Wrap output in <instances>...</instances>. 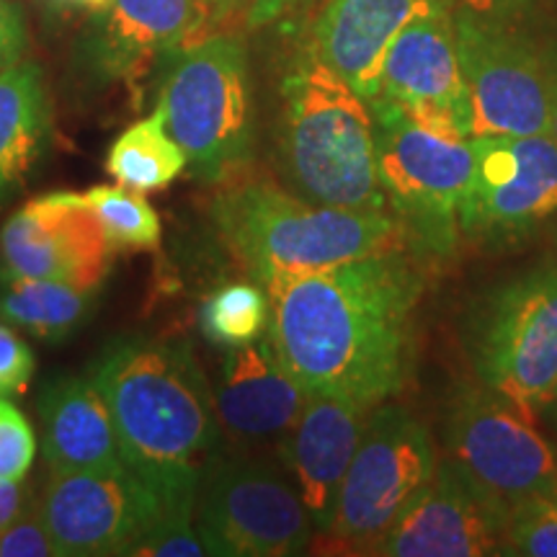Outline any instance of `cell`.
Wrapping results in <instances>:
<instances>
[{"mask_svg": "<svg viewBox=\"0 0 557 557\" xmlns=\"http://www.w3.org/2000/svg\"><path fill=\"white\" fill-rule=\"evenodd\" d=\"M263 289L269 336L305 393L374 408L403 387L421 276L400 248Z\"/></svg>", "mask_w": 557, "mask_h": 557, "instance_id": "cell-1", "label": "cell"}, {"mask_svg": "<svg viewBox=\"0 0 557 557\" xmlns=\"http://www.w3.org/2000/svg\"><path fill=\"white\" fill-rule=\"evenodd\" d=\"M88 377L107 400L124 465L165 511L194 517L199 480L222 444L212 382L194 348L186 341L116 338Z\"/></svg>", "mask_w": 557, "mask_h": 557, "instance_id": "cell-2", "label": "cell"}, {"mask_svg": "<svg viewBox=\"0 0 557 557\" xmlns=\"http://www.w3.org/2000/svg\"><path fill=\"white\" fill-rule=\"evenodd\" d=\"M230 253L261 284L400 248V220L385 212L318 205L274 181H233L212 205Z\"/></svg>", "mask_w": 557, "mask_h": 557, "instance_id": "cell-3", "label": "cell"}, {"mask_svg": "<svg viewBox=\"0 0 557 557\" xmlns=\"http://www.w3.org/2000/svg\"><path fill=\"white\" fill-rule=\"evenodd\" d=\"M276 158L292 191L318 205L382 212L372 103L312 50L282 83Z\"/></svg>", "mask_w": 557, "mask_h": 557, "instance_id": "cell-4", "label": "cell"}, {"mask_svg": "<svg viewBox=\"0 0 557 557\" xmlns=\"http://www.w3.org/2000/svg\"><path fill=\"white\" fill-rule=\"evenodd\" d=\"M156 109L194 176L205 184L238 176L256 145L248 52L238 34H209L173 54Z\"/></svg>", "mask_w": 557, "mask_h": 557, "instance_id": "cell-5", "label": "cell"}, {"mask_svg": "<svg viewBox=\"0 0 557 557\" xmlns=\"http://www.w3.org/2000/svg\"><path fill=\"white\" fill-rule=\"evenodd\" d=\"M207 555L292 557L308 553L315 524L287 472L263 455L218 457L209 462L194 504Z\"/></svg>", "mask_w": 557, "mask_h": 557, "instance_id": "cell-6", "label": "cell"}, {"mask_svg": "<svg viewBox=\"0 0 557 557\" xmlns=\"http://www.w3.org/2000/svg\"><path fill=\"white\" fill-rule=\"evenodd\" d=\"M377 171L385 197L413 238L431 253H449L459 233L475 156L470 137H447L410 120L395 101L374 99Z\"/></svg>", "mask_w": 557, "mask_h": 557, "instance_id": "cell-7", "label": "cell"}, {"mask_svg": "<svg viewBox=\"0 0 557 557\" xmlns=\"http://www.w3.org/2000/svg\"><path fill=\"white\" fill-rule=\"evenodd\" d=\"M470 348L483 387L534 421L557 398V269L529 271L493 292Z\"/></svg>", "mask_w": 557, "mask_h": 557, "instance_id": "cell-8", "label": "cell"}, {"mask_svg": "<svg viewBox=\"0 0 557 557\" xmlns=\"http://www.w3.org/2000/svg\"><path fill=\"white\" fill-rule=\"evenodd\" d=\"M434 470L436 457L429 431L406 410L374 406L341 483L336 513L325 537L369 553L426 487Z\"/></svg>", "mask_w": 557, "mask_h": 557, "instance_id": "cell-9", "label": "cell"}, {"mask_svg": "<svg viewBox=\"0 0 557 557\" xmlns=\"http://www.w3.org/2000/svg\"><path fill=\"white\" fill-rule=\"evenodd\" d=\"M444 438L449 462L504 513L557 491V449L532 418L487 387L451 403Z\"/></svg>", "mask_w": 557, "mask_h": 557, "instance_id": "cell-10", "label": "cell"}, {"mask_svg": "<svg viewBox=\"0 0 557 557\" xmlns=\"http://www.w3.org/2000/svg\"><path fill=\"white\" fill-rule=\"evenodd\" d=\"M457 52L468 94L470 137L549 132V70L496 21L455 13Z\"/></svg>", "mask_w": 557, "mask_h": 557, "instance_id": "cell-11", "label": "cell"}, {"mask_svg": "<svg viewBox=\"0 0 557 557\" xmlns=\"http://www.w3.org/2000/svg\"><path fill=\"white\" fill-rule=\"evenodd\" d=\"M39 511L60 557H129L160 519L173 517L127 465L50 472Z\"/></svg>", "mask_w": 557, "mask_h": 557, "instance_id": "cell-12", "label": "cell"}, {"mask_svg": "<svg viewBox=\"0 0 557 557\" xmlns=\"http://www.w3.org/2000/svg\"><path fill=\"white\" fill-rule=\"evenodd\" d=\"M475 173L459 230L508 238L557 214V143L549 135L470 137Z\"/></svg>", "mask_w": 557, "mask_h": 557, "instance_id": "cell-13", "label": "cell"}, {"mask_svg": "<svg viewBox=\"0 0 557 557\" xmlns=\"http://www.w3.org/2000/svg\"><path fill=\"white\" fill-rule=\"evenodd\" d=\"M116 248L83 194L52 191L26 201L0 230L3 271L99 292Z\"/></svg>", "mask_w": 557, "mask_h": 557, "instance_id": "cell-14", "label": "cell"}, {"mask_svg": "<svg viewBox=\"0 0 557 557\" xmlns=\"http://www.w3.org/2000/svg\"><path fill=\"white\" fill-rule=\"evenodd\" d=\"M506 513L493 506L455 465H436L434 478L369 549L385 557L504 555Z\"/></svg>", "mask_w": 557, "mask_h": 557, "instance_id": "cell-15", "label": "cell"}, {"mask_svg": "<svg viewBox=\"0 0 557 557\" xmlns=\"http://www.w3.org/2000/svg\"><path fill=\"white\" fill-rule=\"evenodd\" d=\"M310 395L278 359L267 336L227 348L212 382L214 416L222 436L243 455L278 447Z\"/></svg>", "mask_w": 557, "mask_h": 557, "instance_id": "cell-16", "label": "cell"}, {"mask_svg": "<svg viewBox=\"0 0 557 557\" xmlns=\"http://www.w3.org/2000/svg\"><path fill=\"white\" fill-rule=\"evenodd\" d=\"M209 34L218 32L205 0H109L90 21L83 58L103 81L135 83Z\"/></svg>", "mask_w": 557, "mask_h": 557, "instance_id": "cell-17", "label": "cell"}, {"mask_svg": "<svg viewBox=\"0 0 557 557\" xmlns=\"http://www.w3.org/2000/svg\"><path fill=\"white\" fill-rule=\"evenodd\" d=\"M372 408L310 395L276 457L308 508L315 532L329 534L348 465L357 455Z\"/></svg>", "mask_w": 557, "mask_h": 557, "instance_id": "cell-18", "label": "cell"}, {"mask_svg": "<svg viewBox=\"0 0 557 557\" xmlns=\"http://www.w3.org/2000/svg\"><path fill=\"white\" fill-rule=\"evenodd\" d=\"M444 5L449 0H325L312 29V54L372 103L398 34Z\"/></svg>", "mask_w": 557, "mask_h": 557, "instance_id": "cell-19", "label": "cell"}, {"mask_svg": "<svg viewBox=\"0 0 557 557\" xmlns=\"http://www.w3.org/2000/svg\"><path fill=\"white\" fill-rule=\"evenodd\" d=\"M377 99L406 109H436L468 124V94L451 5L410 21L389 47Z\"/></svg>", "mask_w": 557, "mask_h": 557, "instance_id": "cell-20", "label": "cell"}, {"mask_svg": "<svg viewBox=\"0 0 557 557\" xmlns=\"http://www.w3.org/2000/svg\"><path fill=\"white\" fill-rule=\"evenodd\" d=\"M41 455L50 472L124 465L109 406L88 377L52 380L39 398Z\"/></svg>", "mask_w": 557, "mask_h": 557, "instance_id": "cell-21", "label": "cell"}, {"mask_svg": "<svg viewBox=\"0 0 557 557\" xmlns=\"http://www.w3.org/2000/svg\"><path fill=\"white\" fill-rule=\"evenodd\" d=\"M52 135V109L45 73L21 60L0 70V205L13 199L45 156Z\"/></svg>", "mask_w": 557, "mask_h": 557, "instance_id": "cell-22", "label": "cell"}, {"mask_svg": "<svg viewBox=\"0 0 557 557\" xmlns=\"http://www.w3.org/2000/svg\"><path fill=\"white\" fill-rule=\"evenodd\" d=\"M99 292L50 278L0 274V320L29 331L47 344L67 341L96 308Z\"/></svg>", "mask_w": 557, "mask_h": 557, "instance_id": "cell-23", "label": "cell"}, {"mask_svg": "<svg viewBox=\"0 0 557 557\" xmlns=\"http://www.w3.org/2000/svg\"><path fill=\"white\" fill-rule=\"evenodd\" d=\"M189 169L181 145L169 135L156 109L114 139L107 156V173L132 191H163Z\"/></svg>", "mask_w": 557, "mask_h": 557, "instance_id": "cell-24", "label": "cell"}, {"mask_svg": "<svg viewBox=\"0 0 557 557\" xmlns=\"http://www.w3.org/2000/svg\"><path fill=\"white\" fill-rule=\"evenodd\" d=\"M271 323L269 292L256 284H227L209 295L199 310L201 333L214 346H243L267 336Z\"/></svg>", "mask_w": 557, "mask_h": 557, "instance_id": "cell-25", "label": "cell"}, {"mask_svg": "<svg viewBox=\"0 0 557 557\" xmlns=\"http://www.w3.org/2000/svg\"><path fill=\"white\" fill-rule=\"evenodd\" d=\"M116 250H156L163 238L150 201L127 186H94L83 194Z\"/></svg>", "mask_w": 557, "mask_h": 557, "instance_id": "cell-26", "label": "cell"}, {"mask_svg": "<svg viewBox=\"0 0 557 557\" xmlns=\"http://www.w3.org/2000/svg\"><path fill=\"white\" fill-rule=\"evenodd\" d=\"M504 555L557 557V491L529 498L506 513Z\"/></svg>", "mask_w": 557, "mask_h": 557, "instance_id": "cell-27", "label": "cell"}, {"mask_svg": "<svg viewBox=\"0 0 557 557\" xmlns=\"http://www.w3.org/2000/svg\"><path fill=\"white\" fill-rule=\"evenodd\" d=\"M37 444L26 416L0 393V478L24 480L37 457Z\"/></svg>", "mask_w": 557, "mask_h": 557, "instance_id": "cell-28", "label": "cell"}, {"mask_svg": "<svg viewBox=\"0 0 557 557\" xmlns=\"http://www.w3.org/2000/svg\"><path fill=\"white\" fill-rule=\"evenodd\" d=\"M214 32L256 29L315 0H205Z\"/></svg>", "mask_w": 557, "mask_h": 557, "instance_id": "cell-29", "label": "cell"}, {"mask_svg": "<svg viewBox=\"0 0 557 557\" xmlns=\"http://www.w3.org/2000/svg\"><path fill=\"white\" fill-rule=\"evenodd\" d=\"M207 555L194 517H163L129 549V557H199Z\"/></svg>", "mask_w": 557, "mask_h": 557, "instance_id": "cell-30", "label": "cell"}, {"mask_svg": "<svg viewBox=\"0 0 557 557\" xmlns=\"http://www.w3.org/2000/svg\"><path fill=\"white\" fill-rule=\"evenodd\" d=\"M0 557H60L41 519L39 504H32L0 532Z\"/></svg>", "mask_w": 557, "mask_h": 557, "instance_id": "cell-31", "label": "cell"}, {"mask_svg": "<svg viewBox=\"0 0 557 557\" xmlns=\"http://www.w3.org/2000/svg\"><path fill=\"white\" fill-rule=\"evenodd\" d=\"M34 351L9 325L0 323V393H24L32 382Z\"/></svg>", "mask_w": 557, "mask_h": 557, "instance_id": "cell-32", "label": "cell"}, {"mask_svg": "<svg viewBox=\"0 0 557 557\" xmlns=\"http://www.w3.org/2000/svg\"><path fill=\"white\" fill-rule=\"evenodd\" d=\"M29 32L21 11L11 0H0V70H9L24 60Z\"/></svg>", "mask_w": 557, "mask_h": 557, "instance_id": "cell-33", "label": "cell"}, {"mask_svg": "<svg viewBox=\"0 0 557 557\" xmlns=\"http://www.w3.org/2000/svg\"><path fill=\"white\" fill-rule=\"evenodd\" d=\"M32 506V493L24 480L0 478V532Z\"/></svg>", "mask_w": 557, "mask_h": 557, "instance_id": "cell-34", "label": "cell"}, {"mask_svg": "<svg viewBox=\"0 0 557 557\" xmlns=\"http://www.w3.org/2000/svg\"><path fill=\"white\" fill-rule=\"evenodd\" d=\"M521 0H449V5H459L462 13H472L480 18H504L519 9Z\"/></svg>", "mask_w": 557, "mask_h": 557, "instance_id": "cell-35", "label": "cell"}, {"mask_svg": "<svg viewBox=\"0 0 557 557\" xmlns=\"http://www.w3.org/2000/svg\"><path fill=\"white\" fill-rule=\"evenodd\" d=\"M549 90H553V101H549V132L547 135L557 143V67L549 73Z\"/></svg>", "mask_w": 557, "mask_h": 557, "instance_id": "cell-36", "label": "cell"}, {"mask_svg": "<svg viewBox=\"0 0 557 557\" xmlns=\"http://www.w3.org/2000/svg\"><path fill=\"white\" fill-rule=\"evenodd\" d=\"M67 3H75V5H88V9H101V5H107L109 0H67Z\"/></svg>", "mask_w": 557, "mask_h": 557, "instance_id": "cell-37", "label": "cell"}]
</instances>
